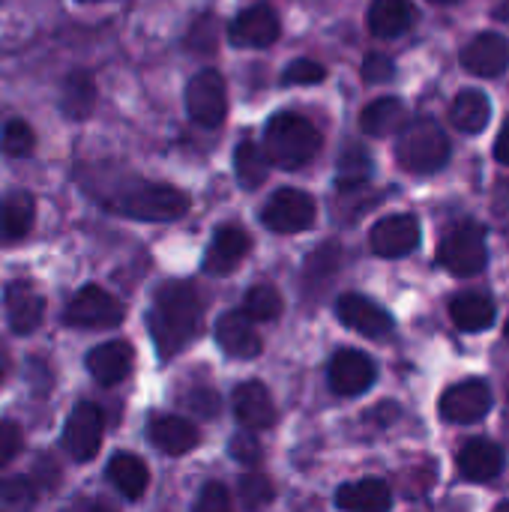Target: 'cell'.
Returning a JSON list of instances; mask_svg holds the SVG:
<instances>
[{"mask_svg":"<svg viewBox=\"0 0 509 512\" xmlns=\"http://www.w3.org/2000/svg\"><path fill=\"white\" fill-rule=\"evenodd\" d=\"M150 441L165 456H186L198 444V429L183 417L162 414V417H153V423H150Z\"/></svg>","mask_w":509,"mask_h":512,"instance_id":"obj_23","label":"cell"},{"mask_svg":"<svg viewBox=\"0 0 509 512\" xmlns=\"http://www.w3.org/2000/svg\"><path fill=\"white\" fill-rule=\"evenodd\" d=\"M414 6L411 0H372L369 6V30L381 39L402 36L414 24Z\"/></svg>","mask_w":509,"mask_h":512,"instance_id":"obj_26","label":"cell"},{"mask_svg":"<svg viewBox=\"0 0 509 512\" xmlns=\"http://www.w3.org/2000/svg\"><path fill=\"white\" fill-rule=\"evenodd\" d=\"M504 471V450L495 441L477 438L459 450V474L471 483H489Z\"/></svg>","mask_w":509,"mask_h":512,"instance_id":"obj_20","label":"cell"},{"mask_svg":"<svg viewBox=\"0 0 509 512\" xmlns=\"http://www.w3.org/2000/svg\"><path fill=\"white\" fill-rule=\"evenodd\" d=\"M492 408V390L486 381L471 378L462 384H453L444 396H441V417L450 423H480Z\"/></svg>","mask_w":509,"mask_h":512,"instance_id":"obj_11","label":"cell"},{"mask_svg":"<svg viewBox=\"0 0 509 512\" xmlns=\"http://www.w3.org/2000/svg\"><path fill=\"white\" fill-rule=\"evenodd\" d=\"M438 261L453 273V276H477L483 273L486 261H489V249H486V231L477 222H459L438 249Z\"/></svg>","mask_w":509,"mask_h":512,"instance_id":"obj_5","label":"cell"},{"mask_svg":"<svg viewBox=\"0 0 509 512\" xmlns=\"http://www.w3.org/2000/svg\"><path fill=\"white\" fill-rule=\"evenodd\" d=\"M33 144H36V135H33V129L24 120H9L0 129V150L6 156H12V159L33 153Z\"/></svg>","mask_w":509,"mask_h":512,"instance_id":"obj_34","label":"cell"},{"mask_svg":"<svg viewBox=\"0 0 509 512\" xmlns=\"http://www.w3.org/2000/svg\"><path fill=\"white\" fill-rule=\"evenodd\" d=\"M495 15H498L501 21H509V0H507V3H501V6L495 9Z\"/></svg>","mask_w":509,"mask_h":512,"instance_id":"obj_47","label":"cell"},{"mask_svg":"<svg viewBox=\"0 0 509 512\" xmlns=\"http://www.w3.org/2000/svg\"><path fill=\"white\" fill-rule=\"evenodd\" d=\"M183 405H186V408H192V411H198L201 417H213V414H216V408H219L216 393H210V390H198L195 396H186V399H183Z\"/></svg>","mask_w":509,"mask_h":512,"instance_id":"obj_43","label":"cell"},{"mask_svg":"<svg viewBox=\"0 0 509 512\" xmlns=\"http://www.w3.org/2000/svg\"><path fill=\"white\" fill-rule=\"evenodd\" d=\"M216 342L228 357L252 360L261 354V336L243 312H225L216 324Z\"/></svg>","mask_w":509,"mask_h":512,"instance_id":"obj_19","label":"cell"},{"mask_svg":"<svg viewBox=\"0 0 509 512\" xmlns=\"http://www.w3.org/2000/svg\"><path fill=\"white\" fill-rule=\"evenodd\" d=\"M252 249V237L237 228V225H225L213 234L207 255H204V270L210 276H228L240 267V261L249 255Z\"/></svg>","mask_w":509,"mask_h":512,"instance_id":"obj_15","label":"cell"},{"mask_svg":"<svg viewBox=\"0 0 509 512\" xmlns=\"http://www.w3.org/2000/svg\"><path fill=\"white\" fill-rule=\"evenodd\" d=\"M375 375H378L375 363L363 351H351V348L339 351L330 360V372H327L330 387L339 396H360V393H366L375 384Z\"/></svg>","mask_w":509,"mask_h":512,"instance_id":"obj_14","label":"cell"},{"mask_svg":"<svg viewBox=\"0 0 509 512\" xmlns=\"http://www.w3.org/2000/svg\"><path fill=\"white\" fill-rule=\"evenodd\" d=\"M504 333H507V339H509V321H507V330H504Z\"/></svg>","mask_w":509,"mask_h":512,"instance_id":"obj_50","label":"cell"},{"mask_svg":"<svg viewBox=\"0 0 509 512\" xmlns=\"http://www.w3.org/2000/svg\"><path fill=\"white\" fill-rule=\"evenodd\" d=\"M372 252L381 258H405L420 246V222L411 213L381 219L369 234Z\"/></svg>","mask_w":509,"mask_h":512,"instance_id":"obj_12","label":"cell"},{"mask_svg":"<svg viewBox=\"0 0 509 512\" xmlns=\"http://www.w3.org/2000/svg\"><path fill=\"white\" fill-rule=\"evenodd\" d=\"M186 111L198 126L216 129L228 114V87L216 69H201L186 84Z\"/></svg>","mask_w":509,"mask_h":512,"instance_id":"obj_6","label":"cell"},{"mask_svg":"<svg viewBox=\"0 0 509 512\" xmlns=\"http://www.w3.org/2000/svg\"><path fill=\"white\" fill-rule=\"evenodd\" d=\"M231 456L237 462H243V465H255L261 459V447H258V441L252 435H237L231 441Z\"/></svg>","mask_w":509,"mask_h":512,"instance_id":"obj_41","label":"cell"},{"mask_svg":"<svg viewBox=\"0 0 509 512\" xmlns=\"http://www.w3.org/2000/svg\"><path fill=\"white\" fill-rule=\"evenodd\" d=\"M435 3H453V0H435Z\"/></svg>","mask_w":509,"mask_h":512,"instance_id":"obj_49","label":"cell"},{"mask_svg":"<svg viewBox=\"0 0 509 512\" xmlns=\"http://www.w3.org/2000/svg\"><path fill=\"white\" fill-rule=\"evenodd\" d=\"M450 315L459 330L465 333H483L495 324V303L483 294H459L450 303Z\"/></svg>","mask_w":509,"mask_h":512,"instance_id":"obj_30","label":"cell"},{"mask_svg":"<svg viewBox=\"0 0 509 512\" xmlns=\"http://www.w3.org/2000/svg\"><path fill=\"white\" fill-rule=\"evenodd\" d=\"M372 177V156L363 147H348L339 156V171H336V186L342 192L360 189Z\"/></svg>","mask_w":509,"mask_h":512,"instance_id":"obj_32","label":"cell"},{"mask_svg":"<svg viewBox=\"0 0 509 512\" xmlns=\"http://www.w3.org/2000/svg\"><path fill=\"white\" fill-rule=\"evenodd\" d=\"M102 435H105V417L93 402H81L63 429V447L75 462H90L99 447H102Z\"/></svg>","mask_w":509,"mask_h":512,"instance_id":"obj_9","label":"cell"},{"mask_svg":"<svg viewBox=\"0 0 509 512\" xmlns=\"http://www.w3.org/2000/svg\"><path fill=\"white\" fill-rule=\"evenodd\" d=\"M60 108L66 117L72 120H84L90 117V111L96 108V81L90 72L75 69L66 75L63 81V93H60Z\"/></svg>","mask_w":509,"mask_h":512,"instance_id":"obj_28","label":"cell"},{"mask_svg":"<svg viewBox=\"0 0 509 512\" xmlns=\"http://www.w3.org/2000/svg\"><path fill=\"white\" fill-rule=\"evenodd\" d=\"M495 512H509V501H504V504H498V507H495Z\"/></svg>","mask_w":509,"mask_h":512,"instance_id":"obj_48","label":"cell"},{"mask_svg":"<svg viewBox=\"0 0 509 512\" xmlns=\"http://www.w3.org/2000/svg\"><path fill=\"white\" fill-rule=\"evenodd\" d=\"M462 66L480 78H498L509 66V39L501 33H480L462 48Z\"/></svg>","mask_w":509,"mask_h":512,"instance_id":"obj_16","label":"cell"},{"mask_svg":"<svg viewBox=\"0 0 509 512\" xmlns=\"http://www.w3.org/2000/svg\"><path fill=\"white\" fill-rule=\"evenodd\" d=\"M243 315L249 321H276L282 315V297L273 285H252L246 291Z\"/></svg>","mask_w":509,"mask_h":512,"instance_id":"obj_33","label":"cell"},{"mask_svg":"<svg viewBox=\"0 0 509 512\" xmlns=\"http://www.w3.org/2000/svg\"><path fill=\"white\" fill-rule=\"evenodd\" d=\"M204 303L189 282H165L150 309V333L162 357L183 351L201 333Z\"/></svg>","mask_w":509,"mask_h":512,"instance_id":"obj_1","label":"cell"},{"mask_svg":"<svg viewBox=\"0 0 509 512\" xmlns=\"http://www.w3.org/2000/svg\"><path fill=\"white\" fill-rule=\"evenodd\" d=\"M6 318H9V327L15 330V333H33L36 327H39V321H42V315H45V300H42V294L33 288V285H27V282H12L9 288H6Z\"/></svg>","mask_w":509,"mask_h":512,"instance_id":"obj_21","label":"cell"},{"mask_svg":"<svg viewBox=\"0 0 509 512\" xmlns=\"http://www.w3.org/2000/svg\"><path fill=\"white\" fill-rule=\"evenodd\" d=\"M63 321L72 324V327H87V330H102V327H117L123 321V306L117 297H111L105 288L99 285H87L81 288L66 312H63Z\"/></svg>","mask_w":509,"mask_h":512,"instance_id":"obj_8","label":"cell"},{"mask_svg":"<svg viewBox=\"0 0 509 512\" xmlns=\"http://www.w3.org/2000/svg\"><path fill=\"white\" fill-rule=\"evenodd\" d=\"M489 117H492V105H489V96L483 90H462L453 99L450 120H453L456 129L477 135V132H483L489 126Z\"/></svg>","mask_w":509,"mask_h":512,"instance_id":"obj_29","label":"cell"},{"mask_svg":"<svg viewBox=\"0 0 509 512\" xmlns=\"http://www.w3.org/2000/svg\"><path fill=\"white\" fill-rule=\"evenodd\" d=\"M234 417L243 429L261 432L276 423V405L261 381H246L234 393Z\"/></svg>","mask_w":509,"mask_h":512,"instance_id":"obj_17","label":"cell"},{"mask_svg":"<svg viewBox=\"0 0 509 512\" xmlns=\"http://www.w3.org/2000/svg\"><path fill=\"white\" fill-rule=\"evenodd\" d=\"M36 471L45 477V483H57V465H54V459L48 462V459L42 456V459H39V465H36Z\"/></svg>","mask_w":509,"mask_h":512,"instance_id":"obj_45","label":"cell"},{"mask_svg":"<svg viewBox=\"0 0 509 512\" xmlns=\"http://www.w3.org/2000/svg\"><path fill=\"white\" fill-rule=\"evenodd\" d=\"M336 507L345 512H390L393 492L384 480H375V477L345 483L336 492Z\"/></svg>","mask_w":509,"mask_h":512,"instance_id":"obj_22","label":"cell"},{"mask_svg":"<svg viewBox=\"0 0 509 512\" xmlns=\"http://www.w3.org/2000/svg\"><path fill=\"white\" fill-rule=\"evenodd\" d=\"M267 171H270V159L255 141L237 144V150H234V174H237V183L243 189H249V192L261 189L267 183Z\"/></svg>","mask_w":509,"mask_h":512,"instance_id":"obj_31","label":"cell"},{"mask_svg":"<svg viewBox=\"0 0 509 512\" xmlns=\"http://www.w3.org/2000/svg\"><path fill=\"white\" fill-rule=\"evenodd\" d=\"M327 78V69L315 60H294L282 72V84H321Z\"/></svg>","mask_w":509,"mask_h":512,"instance_id":"obj_37","label":"cell"},{"mask_svg":"<svg viewBox=\"0 0 509 512\" xmlns=\"http://www.w3.org/2000/svg\"><path fill=\"white\" fill-rule=\"evenodd\" d=\"M132 363H135V351H132L129 342H120V339L105 342V345H99V348H93L87 354V369H90L93 381L102 384V387H114L123 378H129Z\"/></svg>","mask_w":509,"mask_h":512,"instance_id":"obj_18","label":"cell"},{"mask_svg":"<svg viewBox=\"0 0 509 512\" xmlns=\"http://www.w3.org/2000/svg\"><path fill=\"white\" fill-rule=\"evenodd\" d=\"M405 123H408V108H405L402 99H393V96L375 99V102L366 105L363 114H360V129H363L366 135H375V138L402 132Z\"/></svg>","mask_w":509,"mask_h":512,"instance_id":"obj_25","label":"cell"},{"mask_svg":"<svg viewBox=\"0 0 509 512\" xmlns=\"http://www.w3.org/2000/svg\"><path fill=\"white\" fill-rule=\"evenodd\" d=\"M492 216L501 228H509V180L495 186V195H492Z\"/></svg>","mask_w":509,"mask_h":512,"instance_id":"obj_42","label":"cell"},{"mask_svg":"<svg viewBox=\"0 0 509 512\" xmlns=\"http://www.w3.org/2000/svg\"><path fill=\"white\" fill-rule=\"evenodd\" d=\"M0 501L15 512H30L36 507V486L27 477H6L0 483Z\"/></svg>","mask_w":509,"mask_h":512,"instance_id":"obj_35","label":"cell"},{"mask_svg":"<svg viewBox=\"0 0 509 512\" xmlns=\"http://www.w3.org/2000/svg\"><path fill=\"white\" fill-rule=\"evenodd\" d=\"M321 150V132L294 111H279L264 129V153L270 165L282 171H297L309 165Z\"/></svg>","mask_w":509,"mask_h":512,"instance_id":"obj_2","label":"cell"},{"mask_svg":"<svg viewBox=\"0 0 509 512\" xmlns=\"http://www.w3.org/2000/svg\"><path fill=\"white\" fill-rule=\"evenodd\" d=\"M279 33H282L279 12L267 3H255L237 12L228 27V36L237 48H267L279 39Z\"/></svg>","mask_w":509,"mask_h":512,"instance_id":"obj_10","label":"cell"},{"mask_svg":"<svg viewBox=\"0 0 509 512\" xmlns=\"http://www.w3.org/2000/svg\"><path fill=\"white\" fill-rule=\"evenodd\" d=\"M192 512H234L231 507V495L222 483H207L195 501Z\"/></svg>","mask_w":509,"mask_h":512,"instance_id":"obj_38","label":"cell"},{"mask_svg":"<svg viewBox=\"0 0 509 512\" xmlns=\"http://www.w3.org/2000/svg\"><path fill=\"white\" fill-rule=\"evenodd\" d=\"M315 198L303 189H276L261 213V222L276 234H300L315 225Z\"/></svg>","mask_w":509,"mask_h":512,"instance_id":"obj_7","label":"cell"},{"mask_svg":"<svg viewBox=\"0 0 509 512\" xmlns=\"http://www.w3.org/2000/svg\"><path fill=\"white\" fill-rule=\"evenodd\" d=\"M273 501V483L264 474H246L240 477V504L243 510L255 512Z\"/></svg>","mask_w":509,"mask_h":512,"instance_id":"obj_36","label":"cell"},{"mask_svg":"<svg viewBox=\"0 0 509 512\" xmlns=\"http://www.w3.org/2000/svg\"><path fill=\"white\" fill-rule=\"evenodd\" d=\"M393 75H396V63L387 54H369L363 60V78L369 84H387L393 81Z\"/></svg>","mask_w":509,"mask_h":512,"instance_id":"obj_39","label":"cell"},{"mask_svg":"<svg viewBox=\"0 0 509 512\" xmlns=\"http://www.w3.org/2000/svg\"><path fill=\"white\" fill-rule=\"evenodd\" d=\"M495 159H498L501 165H509V120L504 123V129H501V135H498V141H495Z\"/></svg>","mask_w":509,"mask_h":512,"instance_id":"obj_44","label":"cell"},{"mask_svg":"<svg viewBox=\"0 0 509 512\" xmlns=\"http://www.w3.org/2000/svg\"><path fill=\"white\" fill-rule=\"evenodd\" d=\"M336 315L348 330H354V333H360L366 339H381V336H387L393 330L390 312L381 309L378 303H372L363 294H342L336 300Z\"/></svg>","mask_w":509,"mask_h":512,"instance_id":"obj_13","label":"cell"},{"mask_svg":"<svg viewBox=\"0 0 509 512\" xmlns=\"http://www.w3.org/2000/svg\"><path fill=\"white\" fill-rule=\"evenodd\" d=\"M81 3H96V0H81Z\"/></svg>","mask_w":509,"mask_h":512,"instance_id":"obj_51","label":"cell"},{"mask_svg":"<svg viewBox=\"0 0 509 512\" xmlns=\"http://www.w3.org/2000/svg\"><path fill=\"white\" fill-rule=\"evenodd\" d=\"M36 219V201L24 189H12L0 198V237L21 240L30 234Z\"/></svg>","mask_w":509,"mask_h":512,"instance_id":"obj_24","label":"cell"},{"mask_svg":"<svg viewBox=\"0 0 509 512\" xmlns=\"http://www.w3.org/2000/svg\"><path fill=\"white\" fill-rule=\"evenodd\" d=\"M396 159L411 174H435L450 162V138L435 120L420 117L399 132Z\"/></svg>","mask_w":509,"mask_h":512,"instance_id":"obj_3","label":"cell"},{"mask_svg":"<svg viewBox=\"0 0 509 512\" xmlns=\"http://www.w3.org/2000/svg\"><path fill=\"white\" fill-rule=\"evenodd\" d=\"M21 429L9 420H0V468H6L21 453Z\"/></svg>","mask_w":509,"mask_h":512,"instance_id":"obj_40","label":"cell"},{"mask_svg":"<svg viewBox=\"0 0 509 512\" xmlns=\"http://www.w3.org/2000/svg\"><path fill=\"white\" fill-rule=\"evenodd\" d=\"M120 213L132 216V219H147V222H171L180 219L189 210V198L168 186V183H135L132 189H126L117 204Z\"/></svg>","mask_w":509,"mask_h":512,"instance_id":"obj_4","label":"cell"},{"mask_svg":"<svg viewBox=\"0 0 509 512\" xmlns=\"http://www.w3.org/2000/svg\"><path fill=\"white\" fill-rule=\"evenodd\" d=\"M108 480L111 486L126 498V501H138L144 492H147V483H150V471L147 465L132 456V453H117L111 462H108Z\"/></svg>","mask_w":509,"mask_h":512,"instance_id":"obj_27","label":"cell"},{"mask_svg":"<svg viewBox=\"0 0 509 512\" xmlns=\"http://www.w3.org/2000/svg\"><path fill=\"white\" fill-rule=\"evenodd\" d=\"M75 512H114L108 504H102V501H81Z\"/></svg>","mask_w":509,"mask_h":512,"instance_id":"obj_46","label":"cell"}]
</instances>
